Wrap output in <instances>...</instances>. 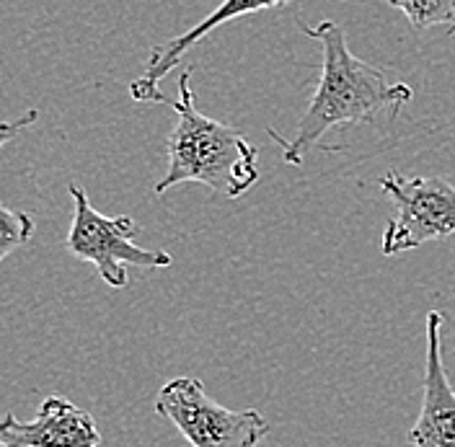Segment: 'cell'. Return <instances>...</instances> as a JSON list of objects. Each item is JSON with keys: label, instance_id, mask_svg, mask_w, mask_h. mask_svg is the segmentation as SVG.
Returning a JSON list of instances; mask_svg holds the SVG:
<instances>
[{"label": "cell", "instance_id": "cell-1", "mask_svg": "<svg viewBox=\"0 0 455 447\" xmlns=\"http://www.w3.org/2000/svg\"><path fill=\"white\" fill-rule=\"evenodd\" d=\"M300 28L306 36L321 44L323 62H321L318 88L306 114L300 116L295 138L284 140L280 132L269 130V138L283 145V158L290 166H300L303 156L329 130L339 124L372 122L375 114L383 109L396 114L414 96V91L406 84H391L380 68L352 55L339 24L321 21L318 27L300 24Z\"/></svg>", "mask_w": 455, "mask_h": 447}, {"label": "cell", "instance_id": "cell-2", "mask_svg": "<svg viewBox=\"0 0 455 447\" xmlns=\"http://www.w3.org/2000/svg\"><path fill=\"white\" fill-rule=\"evenodd\" d=\"M189 81L192 70H184L179 99L171 101L179 122L169 138V171L156 184V195L184 181L204 184L230 199L246 195L259 181V150L238 130L199 112Z\"/></svg>", "mask_w": 455, "mask_h": 447}, {"label": "cell", "instance_id": "cell-3", "mask_svg": "<svg viewBox=\"0 0 455 447\" xmlns=\"http://www.w3.org/2000/svg\"><path fill=\"white\" fill-rule=\"evenodd\" d=\"M156 411L169 419L192 447H256L272 424L256 409L233 411L212 401L202 380L184 375L169 380L156 398Z\"/></svg>", "mask_w": 455, "mask_h": 447}, {"label": "cell", "instance_id": "cell-4", "mask_svg": "<svg viewBox=\"0 0 455 447\" xmlns=\"http://www.w3.org/2000/svg\"><path fill=\"white\" fill-rule=\"evenodd\" d=\"M70 196L76 204L73 225L68 233V251L76 259L96 267L99 277L114 290L127 287V267L142 269H166L171 267V253L161 249H140L132 243L138 235V223L127 215L107 218L101 215L78 184H70Z\"/></svg>", "mask_w": 455, "mask_h": 447}, {"label": "cell", "instance_id": "cell-5", "mask_svg": "<svg viewBox=\"0 0 455 447\" xmlns=\"http://www.w3.org/2000/svg\"><path fill=\"white\" fill-rule=\"evenodd\" d=\"M378 187L398 207V215L383 233L386 256L414 251L429 241H445L455 233V187L451 181L386 173Z\"/></svg>", "mask_w": 455, "mask_h": 447}, {"label": "cell", "instance_id": "cell-6", "mask_svg": "<svg viewBox=\"0 0 455 447\" xmlns=\"http://www.w3.org/2000/svg\"><path fill=\"white\" fill-rule=\"evenodd\" d=\"M443 313H427V360L422 380V414L409 432L414 447H455V388L443 364Z\"/></svg>", "mask_w": 455, "mask_h": 447}, {"label": "cell", "instance_id": "cell-7", "mask_svg": "<svg viewBox=\"0 0 455 447\" xmlns=\"http://www.w3.org/2000/svg\"><path fill=\"white\" fill-rule=\"evenodd\" d=\"M0 440L8 447H101L93 417L62 395H47L34 421L5 414Z\"/></svg>", "mask_w": 455, "mask_h": 447}, {"label": "cell", "instance_id": "cell-8", "mask_svg": "<svg viewBox=\"0 0 455 447\" xmlns=\"http://www.w3.org/2000/svg\"><path fill=\"white\" fill-rule=\"evenodd\" d=\"M292 0H223L210 16H204L197 27H192L187 34L176 36L166 42L164 47H156L150 57H148V68L138 81L130 84V93L135 101L140 104H171V99L158 88V84L171 73V68L187 55L197 42H202L212 28L230 24L241 16H249V13H259V11H267V8H280L287 5Z\"/></svg>", "mask_w": 455, "mask_h": 447}, {"label": "cell", "instance_id": "cell-9", "mask_svg": "<svg viewBox=\"0 0 455 447\" xmlns=\"http://www.w3.org/2000/svg\"><path fill=\"white\" fill-rule=\"evenodd\" d=\"M401 11L417 31L445 28L455 36V0H386Z\"/></svg>", "mask_w": 455, "mask_h": 447}, {"label": "cell", "instance_id": "cell-10", "mask_svg": "<svg viewBox=\"0 0 455 447\" xmlns=\"http://www.w3.org/2000/svg\"><path fill=\"white\" fill-rule=\"evenodd\" d=\"M34 218L27 212H16V210H8L5 204H0V261L5 256L27 246L34 235Z\"/></svg>", "mask_w": 455, "mask_h": 447}, {"label": "cell", "instance_id": "cell-11", "mask_svg": "<svg viewBox=\"0 0 455 447\" xmlns=\"http://www.w3.org/2000/svg\"><path fill=\"white\" fill-rule=\"evenodd\" d=\"M36 119H39V112H36V109H31V112L16 116V119L0 122V150H3V145H8V142L13 140L16 135H21L27 127H31Z\"/></svg>", "mask_w": 455, "mask_h": 447}, {"label": "cell", "instance_id": "cell-12", "mask_svg": "<svg viewBox=\"0 0 455 447\" xmlns=\"http://www.w3.org/2000/svg\"><path fill=\"white\" fill-rule=\"evenodd\" d=\"M0 447H8V445H5V443H3V440H0Z\"/></svg>", "mask_w": 455, "mask_h": 447}]
</instances>
